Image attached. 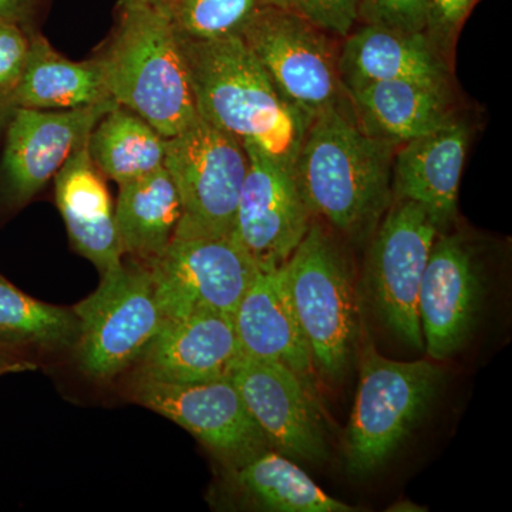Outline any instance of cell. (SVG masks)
Listing matches in <instances>:
<instances>
[{
  "mask_svg": "<svg viewBox=\"0 0 512 512\" xmlns=\"http://www.w3.org/2000/svg\"><path fill=\"white\" fill-rule=\"evenodd\" d=\"M244 144L248 170L239 194L234 238L259 269L281 268L305 238L313 217L293 167Z\"/></svg>",
  "mask_w": 512,
  "mask_h": 512,
  "instance_id": "cell-13",
  "label": "cell"
},
{
  "mask_svg": "<svg viewBox=\"0 0 512 512\" xmlns=\"http://www.w3.org/2000/svg\"><path fill=\"white\" fill-rule=\"evenodd\" d=\"M89 150L97 170L121 185L164 167L165 138L117 104L93 128Z\"/></svg>",
  "mask_w": 512,
  "mask_h": 512,
  "instance_id": "cell-25",
  "label": "cell"
},
{
  "mask_svg": "<svg viewBox=\"0 0 512 512\" xmlns=\"http://www.w3.org/2000/svg\"><path fill=\"white\" fill-rule=\"evenodd\" d=\"M241 356L234 318L197 312L164 319L138 362L143 379L198 383L231 377Z\"/></svg>",
  "mask_w": 512,
  "mask_h": 512,
  "instance_id": "cell-16",
  "label": "cell"
},
{
  "mask_svg": "<svg viewBox=\"0 0 512 512\" xmlns=\"http://www.w3.org/2000/svg\"><path fill=\"white\" fill-rule=\"evenodd\" d=\"M29 50V35L22 25L0 18V94H9L18 83Z\"/></svg>",
  "mask_w": 512,
  "mask_h": 512,
  "instance_id": "cell-31",
  "label": "cell"
},
{
  "mask_svg": "<svg viewBox=\"0 0 512 512\" xmlns=\"http://www.w3.org/2000/svg\"><path fill=\"white\" fill-rule=\"evenodd\" d=\"M357 22L403 32L424 33L427 0H357Z\"/></svg>",
  "mask_w": 512,
  "mask_h": 512,
  "instance_id": "cell-29",
  "label": "cell"
},
{
  "mask_svg": "<svg viewBox=\"0 0 512 512\" xmlns=\"http://www.w3.org/2000/svg\"><path fill=\"white\" fill-rule=\"evenodd\" d=\"M229 485L251 507L274 512H350L353 508L320 490L302 468L274 448L228 468Z\"/></svg>",
  "mask_w": 512,
  "mask_h": 512,
  "instance_id": "cell-24",
  "label": "cell"
},
{
  "mask_svg": "<svg viewBox=\"0 0 512 512\" xmlns=\"http://www.w3.org/2000/svg\"><path fill=\"white\" fill-rule=\"evenodd\" d=\"M262 6L285 10L340 37L348 36L357 23V0H262Z\"/></svg>",
  "mask_w": 512,
  "mask_h": 512,
  "instance_id": "cell-28",
  "label": "cell"
},
{
  "mask_svg": "<svg viewBox=\"0 0 512 512\" xmlns=\"http://www.w3.org/2000/svg\"><path fill=\"white\" fill-rule=\"evenodd\" d=\"M15 109L16 106L13 104L12 99H10L9 94H0V136L6 130V126H8L10 117H12L13 110Z\"/></svg>",
  "mask_w": 512,
  "mask_h": 512,
  "instance_id": "cell-34",
  "label": "cell"
},
{
  "mask_svg": "<svg viewBox=\"0 0 512 512\" xmlns=\"http://www.w3.org/2000/svg\"><path fill=\"white\" fill-rule=\"evenodd\" d=\"M178 39L198 116L293 167L311 123L279 94L241 36Z\"/></svg>",
  "mask_w": 512,
  "mask_h": 512,
  "instance_id": "cell-2",
  "label": "cell"
},
{
  "mask_svg": "<svg viewBox=\"0 0 512 512\" xmlns=\"http://www.w3.org/2000/svg\"><path fill=\"white\" fill-rule=\"evenodd\" d=\"M468 143L470 128L456 117L433 133L406 141L394 156L393 198L419 204L440 232L457 215Z\"/></svg>",
  "mask_w": 512,
  "mask_h": 512,
  "instance_id": "cell-17",
  "label": "cell"
},
{
  "mask_svg": "<svg viewBox=\"0 0 512 512\" xmlns=\"http://www.w3.org/2000/svg\"><path fill=\"white\" fill-rule=\"evenodd\" d=\"M440 229L416 202L393 198L373 232L365 285L377 319L413 349L424 348L419 316L421 279Z\"/></svg>",
  "mask_w": 512,
  "mask_h": 512,
  "instance_id": "cell-9",
  "label": "cell"
},
{
  "mask_svg": "<svg viewBox=\"0 0 512 512\" xmlns=\"http://www.w3.org/2000/svg\"><path fill=\"white\" fill-rule=\"evenodd\" d=\"M262 0H177L167 12L178 36L191 40L241 36Z\"/></svg>",
  "mask_w": 512,
  "mask_h": 512,
  "instance_id": "cell-27",
  "label": "cell"
},
{
  "mask_svg": "<svg viewBox=\"0 0 512 512\" xmlns=\"http://www.w3.org/2000/svg\"><path fill=\"white\" fill-rule=\"evenodd\" d=\"M478 0H427L426 36L444 56L450 55L461 26Z\"/></svg>",
  "mask_w": 512,
  "mask_h": 512,
  "instance_id": "cell-30",
  "label": "cell"
},
{
  "mask_svg": "<svg viewBox=\"0 0 512 512\" xmlns=\"http://www.w3.org/2000/svg\"><path fill=\"white\" fill-rule=\"evenodd\" d=\"M79 318L72 309L37 301L0 275V343L45 349L74 346Z\"/></svg>",
  "mask_w": 512,
  "mask_h": 512,
  "instance_id": "cell-26",
  "label": "cell"
},
{
  "mask_svg": "<svg viewBox=\"0 0 512 512\" xmlns=\"http://www.w3.org/2000/svg\"><path fill=\"white\" fill-rule=\"evenodd\" d=\"M241 39L279 94L309 123L326 110L352 109L339 55L323 30L285 10L261 6Z\"/></svg>",
  "mask_w": 512,
  "mask_h": 512,
  "instance_id": "cell-8",
  "label": "cell"
},
{
  "mask_svg": "<svg viewBox=\"0 0 512 512\" xmlns=\"http://www.w3.org/2000/svg\"><path fill=\"white\" fill-rule=\"evenodd\" d=\"M147 266L164 319L197 312L234 318L259 271L234 235L174 234L164 254Z\"/></svg>",
  "mask_w": 512,
  "mask_h": 512,
  "instance_id": "cell-10",
  "label": "cell"
},
{
  "mask_svg": "<svg viewBox=\"0 0 512 512\" xmlns=\"http://www.w3.org/2000/svg\"><path fill=\"white\" fill-rule=\"evenodd\" d=\"M443 383L440 366L387 359L366 340L345 436L348 473L365 477L382 468L419 426Z\"/></svg>",
  "mask_w": 512,
  "mask_h": 512,
  "instance_id": "cell-4",
  "label": "cell"
},
{
  "mask_svg": "<svg viewBox=\"0 0 512 512\" xmlns=\"http://www.w3.org/2000/svg\"><path fill=\"white\" fill-rule=\"evenodd\" d=\"M183 215L167 168L121 184L114 221L124 255L150 265L164 254Z\"/></svg>",
  "mask_w": 512,
  "mask_h": 512,
  "instance_id": "cell-23",
  "label": "cell"
},
{
  "mask_svg": "<svg viewBox=\"0 0 512 512\" xmlns=\"http://www.w3.org/2000/svg\"><path fill=\"white\" fill-rule=\"evenodd\" d=\"M2 346L5 345L0 343V376L8 375V373L30 372V370L36 369L35 363L12 355L8 350L2 349Z\"/></svg>",
  "mask_w": 512,
  "mask_h": 512,
  "instance_id": "cell-33",
  "label": "cell"
},
{
  "mask_svg": "<svg viewBox=\"0 0 512 512\" xmlns=\"http://www.w3.org/2000/svg\"><path fill=\"white\" fill-rule=\"evenodd\" d=\"M485 281L484 262L473 241L439 232L419 295L424 348L434 360L450 359L471 339L483 309Z\"/></svg>",
  "mask_w": 512,
  "mask_h": 512,
  "instance_id": "cell-12",
  "label": "cell"
},
{
  "mask_svg": "<svg viewBox=\"0 0 512 512\" xmlns=\"http://www.w3.org/2000/svg\"><path fill=\"white\" fill-rule=\"evenodd\" d=\"M345 39L338 60L345 89L387 80L450 86L447 57L426 33L363 25Z\"/></svg>",
  "mask_w": 512,
  "mask_h": 512,
  "instance_id": "cell-20",
  "label": "cell"
},
{
  "mask_svg": "<svg viewBox=\"0 0 512 512\" xmlns=\"http://www.w3.org/2000/svg\"><path fill=\"white\" fill-rule=\"evenodd\" d=\"M353 116L369 136L402 146L446 126L454 116L450 86L387 80L346 89Z\"/></svg>",
  "mask_w": 512,
  "mask_h": 512,
  "instance_id": "cell-21",
  "label": "cell"
},
{
  "mask_svg": "<svg viewBox=\"0 0 512 512\" xmlns=\"http://www.w3.org/2000/svg\"><path fill=\"white\" fill-rule=\"evenodd\" d=\"M134 400L192 434L228 468L272 448L231 377L198 383L140 379Z\"/></svg>",
  "mask_w": 512,
  "mask_h": 512,
  "instance_id": "cell-11",
  "label": "cell"
},
{
  "mask_svg": "<svg viewBox=\"0 0 512 512\" xmlns=\"http://www.w3.org/2000/svg\"><path fill=\"white\" fill-rule=\"evenodd\" d=\"M175 2H177V0H158L156 8L160 9L161 12H164L165 15H167L168 10H170L171 6H173Z\"/></svg>",
  "mask_w": 512,
  "mask_h": 512,
  "instance_id": "cell-36",
  "label": "cell"
},
{
  "mask_svg": "<svg viewBox=\"0 0 512 512\" xmlns=\"http://www.w3.org/2000/svg\"><path fill=\"white\" fill-rule=\"evenodd\" d=\"M231 379L274 450L306 463L328 458L325 424L306 380L295 370L242 355Z\"/></svg>",
  "mask_w": 512,
  "mask_h": 512,
  "instance_id": "cell-15",
  "label": "cell"
},
{
  "mask_svg": "<svg viewBox=\"0 0 512 512\" xmlns=\"http://www.w3.org/2000/svg\"><path fill=\"white\" fill-rule=\"evenodd\" d=\"M164 167L183 207L175 234H234L248 170L242 141L197 116L181 133L165 138Z\"/></svg>",
  "mask_w": 512,
  "mask_h": 512,
  "instance_id": "cell-7",
  "label": "cell"
},
{
  "mask_svg": "<svg viewBox=\"0 0 512 512\" xmlns=\"http://www.w3.org/2000/svg\"><path fill=\"white\" fill-rule=\"evenodd\" d=\"M89 138L55 175L56 204L73 248L103 274L119 266L124 254L109 190L90 156Z\"/></svg>",
  "mask_w": 512,
  "mask_h": 512,
  "instance_id": "cell-19",
  "label": "cell"
},
{
  "mask_svg": "<svg viewBox=\"0 0 512 512\" xmlns=\"http://www.w3.org/2000/svg\"><path fill=\"white\" fill-rule=\"evenodd\" d=\"M100 59L111 97L164 138L197 119L180 39L156 6L121 8L119 26Z\"/></svg>",
  "mask_w": 512,
  "mask_h": 512,
  "instance_id": "cell-3",
  "label": "cell"
},
{
  "mask_svg": "<svg viewBox=\"0 0 512 512\" xmlns=\"http://www.w3.org/2000/svg\"><path fill=\"white\" fill-rule=\"evenodd\" d=\"M16 107L72 110L111 100L100 57L72 62L39 33H30L29 50L18 83L9 93Z\"/></svg>",
  "mask_w": 512,
  "mask_h": 512,
  "instance_id": "cell-22",
  "label": "cell"
},
{
  "mask_svg": "<svg viewBox=\"0 0 512 512\" xmlns=\"http://www.w3.org/2000/svg\"><path fill=\"white\" fill-rule=\"evenodd\" d=\"M242 355L276 360L303 379L312 376L311 349L289 292L285 265L259 269L234 313Z\"/></svg>",
  "mask_w": 512,
  "mask_h": 512,
  "instance_id": "cell-18",
  "label": "cell"
},
{
  "mask_svg": "<svg viewBox=\"0 0 512 512\" xmlns=\"http://www.w3.org/2000/svg\"><path fill=\"white\" fill-rule=\"evenodd\" d=\"M37 0H0V18L23 25L35 10Z\"/></svg>",
  "mask_w": 512,
  "mask_h": 512,
  "instance_id": "cell-32",
  "label": "cell"
},
{
  "mask_svg": "<svg viewBox=\"0 0 512 512\" xmlns=\"http://www.w3.org/2000/svg\"><path fill=\"white\" fill-rule=\"evenodd\" d=\"M285 268L313 365L338 382L349 370L359 339V306L348 259L325 228L312 221Z\"/></svg>",
  "mask_w": 512,
  "mask_h": 512,
  "instance_id": "cell-5",
  "label": "cell"
},
{
  "mask_svg": "<svg viewBox=\"0 0 512 512\" xmlns=\"http://www.w3.org/2000/svg\"><path fill=\"white\" fill-rule=\"evenodd\" d=\"M397 148L365 133L352 109H330L315 117L293 163L312 217L356 241L373 235L393 201Z\"/></svg>",
  "mask_w": 512,
  "mask_h": 512,
  "instance_id": "cell-1",
  "label": "cell"
},
{
  "mask_svg": "<svg viewBox=\"0 0 512 512\" xmlns=\"http://www.w3.org/2000/svg\"><path fill=\"white\" fill-rule=\"evenodd\" d=\"M114 106L117 101L111 99L72 110L16 107L6 126L0 165L3 204L12 208L28 204Z\"/></svg>",
  "mask_w": 512,
  "mask_h": 512,
  "instance_id": "cell-14",
  "label": "cell"
},
{
  "mask_svg": "<svg viewBox=\"0 0 512 512\" xmlns=\"http://www.w3.org/2000/svg\"><path fill=\"white\" fill-rule=\"evenodd\" d=\"M73 311L77 362L94 380L113 379L138 362L164 322L150 268L136 259L103 272L99 288Z\"/></svg>",
  "mask_w": 512,
  "mask_h": 512,
  "instance_id": "cell-6",
  "label": "cell"
},
{
  "mask_svg": "<svg viewBox=\"0 0 512 512\" xmlns=\"http://www.w3.org/2000/svg\"><path fill=\"white\" fill-rule=\"evenodd\" d=\"M158 0H120L119 9L133 6H157Z\"/></svg>",
  "mask_w": 512,
  "mask_h": 512,
  "instance_id": "cell-35",
  "label": "cell"
}]
</instances>
